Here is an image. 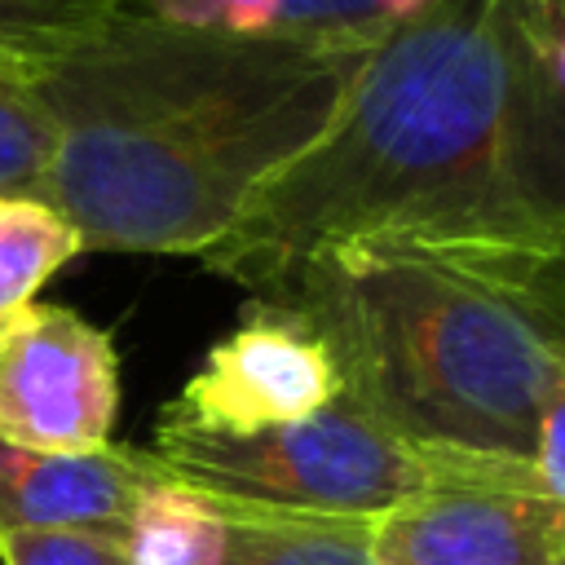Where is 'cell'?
I'll list each match as a JSON object with an SVG mask.
<instances>
[{
  "label": "cell",
  "mask_w": 565,
  "mask_h": 565,
  "mask_svg": "<svg viewBox=\"0 0 565 565\" xmlns=\"http://www.w3.org/2000/svg\"><path fill=\"white\" fill-rule=\"evenodd\" d=\"M561 53L508 0H433L199 260L247 291L331 247L565 260Z\"/></svg>",
  "instance_id": "obj_1"
},
{
  "label": "cell",
  "mask_w": 565,
  "mask_h": 565,
  "mask_svg": "<svg viewBox=\"0 0 565 565\" xmlns=\"http://www.w3.org/2000/svg\"><path fill=\"white\" fill-rule=\"evenodd\" d=\"M366 53L115 13L35 62L57 124L35 190L84 252L203 256L335 115Z\"/></svg>",
  "instance_id": "obj_2"
},
{
  "label": "cell",
  "mask_w": 565,
  "mask_h": 565,
  "mask_svg": "<svg viewBox=\"0 0 565 565\" xmlns=\"http://www.w3.org/2000/svg\"><path fill=\"white\" fill-rule=\"evenodd\" d=\"M252 300L305 322L340 393L411 446L534 463L565 411V260L331 247Z\"/></svg>",
  "instance_id": "obj_3"
},
{
  "label": "cell",
  "mask_w": 565,
  "mask_h": 565,
  "mask_svg": "<svg viewBox=\"0 0 565 565\" xmlns=\"http://www.w3.org/2000/svg\"><path fill=\"white\" fill-rule=\"evenodd\" d=\"M146 455L177 490L278 512L380 516L433 486L424 446L402 441L344 393L260 433H199L159 419Z\"/></svg>",
  "instance_id": "obj_4"
},
{
  "label": "cell",
  "mask_w": 565,
  "mask_h": 565,
  "mask_svg": "<svg viewBox=\"0 0 565 565\" xmlns=\"http://www.w3.org/2000/svg\"><path fill=\"white\" fill-rule=\"evenodd\" d=\"M433 486L371 516L380 565H565V499L534 463L433 450Z\"/></svg>",
  "instance_id": "obj_5"
},
{
  "label": "cell",
  "mask_w": 565,
  "mask_h": 565,
  "mask_svg": "<svg viewBox=\"0 0 565 565\" xmlns=\"http://www.w3.org/2000/svg\"><path fill=\"white\" fill-rule=\"evenodd\" d=\"M119 415L115 340L62 305H26L0 335V437L84 455L110 441Z\"/></svg>",
  "instance_id": "obj_6"
},
{
  "label": "cell",
  "mask_w": 565,
  "mask_h": 565,
  "mask_svg": "<svg viewBox=\"0 0 565 565\" xmlns=\"http://www.w3.org/2000/svg\"><path fill=\"white\" fill-rule=\"evenodd\" d=\"M335 397L340 371L327 344L291 313L252 300L243 322L207 349L159 419L199 433H260L305 419Z\"/></svg>",
  "instance_id": "obj_7"
},
{
  "label": "cell",
  "mask_w": 565,
  "mask_h": 565,
  "mask_svg": "<svg viewBox=\"0 0 565 565\" xmlns=\"http://www.w3.org/2000/svg\"><path fill=\"white\" fill-rule=\"evenodd\" d=\"M163 477L146 450L106 441L62 455L0 437V534L4 530H102L124 534L132 508Z\"/></svg>",
  "instance_id": "obj_8"
},
{
  "label": "cell",
  "mask_w": 565,
  "mask_h": 565,
  "mask_svg": "<svg viewBox=\"0 0 565 565\" xmlns=\"http://www.w3.org/2000/svg\"><path fill=\"white\" fill-rule=\"evenodd\" d=\"M212 503L225 516L221 565H380L371 552V516L278 512L225 499Z\"/></svg>",
  "instance_id": "obj_9"
},
{
  "label": "cell",
  "mask_w": 565,
  "mask_h": 565,
  "mask_svg": "<svg viewBox=\"0 0 565 565\" xmlns=\"http://www.w3.org/2000/svg\"><path fill=\"white\" fill-rule=\"evenodd\" d=\"M128 565H221L225 516L212 499L159 481L124 525Z\"/></svg>",
  "instance_id": "obj_10"
},
{
  "label": "cell",
  "mask_w": 565,
  "mask_h": 565,
  "mask_svg": "<svg viewBox=\"0 0 565 565\" xmlns=\"http://www.w3.org/2000/svg\"><path fill=\"white\" fill-rule=\"evenodd\" d=\"M75 225L35 194H0V322L31 305V296L79 256Z\"/></svg>",
  "instance_id": "obj_11"
},
{
  "label": "cell",
  "mask_w": 565,
  "mask_h": 565,
  "mask_svg": "<svg viewBox=\"0 0 565 565\" xmlns=\"http://www.w3.org/2000/svg\"><path fill=\"white\" fill-rule=\"evenodd\" d=\"M57 150V124L35 66L0 49V194H35Z\"/></svg>",
  "instance_id": "obj_12"
},
{
  "label": "cell",
  "mask_w": 565,
  "mask_h": 565,
  "mask_svg": "<svg viewBox=\"0 0 565 565\" xmlns=\"http://www.w3.org/2000/svg\"><path fill=\"white\" fill-rule=\"evenodd\" d=\"M132 0H0V49L35 66L106 26Z\"/></svg>",
  "instance_id": "obj_13"
},
{
  "label": "cell",
  "mask_w": 565,
  "mask_h": 565,
  "mask_svg": "<svg viewBox=\"0 0 565 565\" xmlns=\"http://www.w3.org/2000/svg\"><path fill=\"white\" fill-rule=\"evenodd\" d=\"M388 31L393 22L375 0H282L274 18V35L340 53H371Z\"/></svg>",
  "instance_id": "obj_14"
},
{
  "label": "cell",
  "mask_w": 565,
  "mask_h": 565,
  "mask_svg": "<svg viewBox=\"0 0 565 565\" xmlns=\"http://www.w3.org/2000/svg\"><path fill=\"white\" fill-rule=\"evenodd\" d=\"M0 565H128V552L102 530H4Z\"/></svg>",
  "instance_id": "obj_15"
},
{
  "label": "cell",
  "mask_w": 565,
  "mask_h": 565,
  "mask_svg": "<svg viewBox=\"0 0 565 565\" xmlns=\"http://www.w3.org/2000/svg\"><path fill=\"white\" fill-rule=\"evenodd\" d=\"M132 13H146L163 26H185V31H221V0H141Z\"/></svg>",
  "instance_id": "obj_16"
},
{
  "label": "cell",
  "mask_w": 565,
  "mask_h": 565,
  "mask_svg": "<svg viewBox=\"0 0 565 565\" xmlns=\"http://www.w3.org/2000/svg\"><path fill=\"white\" fill-rule=\"evenodd\" d=\"M282 0H221V31L230 35H274Z\"/></svg>",
  "instance_id": "obj_17"
},
{
  "label": "cell",
  "mask_w": 565,
  "mask_h": 565,
  "mask_svg": "<svg viewBox=\"0 0 565 565\" xmlns=\"http://www.w3.org/2000/svg\"><path fill=\"white\" fill-rule=\"evenodd\" d=\"M508 4L534 35L565 44V0H508Z\"/></svg>",
  "instance_id": "obj_18"
},
{
  "label": "cell",
  "mask_w": 565,
  "mask_h": 565,
  "mask_svg": "<svg viewBox=\"0 0 565 565\" xmlns=\"http://www.w3.org/2000/svg\"><path fill=\"white\" fill-rule=\"evenodd\" d=\"M375 4H380V13H384V18L393 22V26H397V22L415 18V13H424V9L433 4V0H375Z\"/></svg>",
  "instance_id": "obj_19"
},
{
  "label": "cell",
  "mask_w": 565,
  "mask_h": 565,
  "mask_svg": "<svg viewBox=\"0 0 565 565\" xmlns=\"http://www.w3.org/2000/svg\"><path fill=\"white\" fill-rule=\"evenodd\" d=\"M4 327H9V318H4V322H0V335H4Z\"/></svg>",
  "instance_id": "obj_20"
}]
</instances>
